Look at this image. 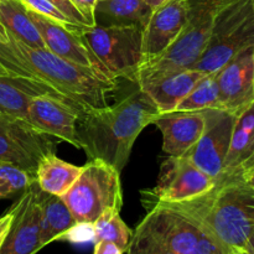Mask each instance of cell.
Wrapping results in <instances>:
<instances>
[{"mask_svg": "<svg viewBox=\"0 0 254 254\" xmlns=\"http://www.w3.org/2000/svg\"><path fill=\"white\" fill-rule=\"evenodd\" d=\"M228 254H254V253L250 252V251L247 250H233V251H230Z\"/></svg>", "mask_w": 254, "mask_h": 254, "instance_id": "37", "label": "cell"}, {"mask_svg": "<svg viewBox=\"0 0 254 254\" xmlns=\"http://www.w3.org/2000/svg\"><path fill=\"white\" fill-rule=\"evenodd\" d=\"M138 223L127 254H228L195 220L170 203H154Z\"/></svg>", "mask_w": 254, "mask_h": 254, "instance_id": "4", "label": "cell"}, {"mask_svg": "<svg viewBox=\"0 0 254 254\" xmlns=\"http://www.w3.org/2000/svg\"><path fill=\"white\" fill-rule=\"evenodd\" d=\"M245 250H247V251H250V252L254 253V235L252 236V237H251L250 242L247 243V246H246Z\"/></svg>", "mask_w": 254, "mask_h": 254, "instance_id": "36", "label": "cell"}, {"mask_svg": "<svg viewBox=\"0 0 254 254\" xmlns=\"http://www.w3.org/2000/svg\"><path fill=\"white\" fill-rule=\"evenodd\" d=\"M235 0H188V19L176 41L154 62L139 69L135 84L179 69L192 68L202 55L216 16Z\"/></svg>", "mask_w": 254, "mask_h": 254, "instance_id": "5", "label": "cell"}, {"mask_svg": "<svg viewBox=\"0 0 254 254\" xmlns=\"http://www.w3.org/2000/svg\"><path fill=\"white\" fill-rule=\"evenodd\" d=\"M78 36L101 62L109 78L135 83L143 64V27L93 25L79 30Z\"/></svg>", "mask_w": 254, "mask_h": 254, "instance_id": "6", "label": "cell"}, {"mask_svg": "<svg viewBox=\"0 0 254 254\" xmlns=\"http://www.w3.org/2000/svg\"><path fill=\"white\" fill-rule=\"evenodd\" d=\"M21 1L24 2L25 6L29 10H31V11L36 12V14L39 15H42V16L47 17V19L54 20V21L66 26L67 29L72 30V31L78 32L79 30L86 27L72 22L64 12L60 11V10L57 9L54 4H51L49 0H21Z\"/></svg>", "mask_w": 254, "mask_h": 254, "instance_id": "28", "label": "cell"}, {"mask_svg": "<svg viewBox=\"0 0 254 254\" xmlns=\"http://www.w3.org/2000/svg\"><path fill=\"white\" fill-rule=\"evenodd\" d=\"M252 169H254V102L236 118L230 149L222 173L217 178H242Z\"/></svg>", "mask_w": 254, "mask_h": 254, "instance_id": "19", "label": "cell"}, {"mask_svg": "<svg viewBox=\"0 0 254 254\" xmlns=\"http://www.w3.org/2000/svg\"><path fill=\"white\" fill-rule=\"evenodd\" d=\"M205 73L196 68H185L160 74L136 84L155 104L159 113L176 111Z\"/></svg>", "mask_w": 254, "mask_h": 254, "instance_id": "18", "label": "cell"}, {"mask_svg": "<svg viewBox=\"0 0 254 254\" xmlns=\"http://www.w3.org/2000/svg\"><path fill=\"white\" fill-rule=\"evenodd\" d=\"M9 40V34L5 30V27L0 24V42H6Z\"/></svg>", "mask_w": 254, "mask_h": 254, "instance_id": "35", "label": "cell"}, {"mask_svg": "<svg viewBox=\"0 0 254 254\" xmlns=\"http://www.w3.org/2000/svg\"><path fill=\"white\" fill-rule=\"evenodd\" d=\"M0 68L30 96L57 99L83 112L111 104L119 82L9 35L0 42Z\"/></svg>", "mask_w": 254, "mask_h": 254, "instance_id": "1", "label": "cell"}, {"mask_svg": "<svg viewBox=\"0 0 254 254\" xmlns=\"http://www.w3.org/2000/svg\"><path fill=\"white\" fill-rule=\"evenodd\" d=\"M151 11L144 0H98L94 7V25L144 27Z\"/></svg>", "mask_w": 254, "mask_h": 254, "instance_id": "21", "label": "cell"}, {"mask_svg": "<svg viewBox=\"0 0 254 254\" xmlns=\"http://www.w3.org/2000/svg\"><path fill=\"white\" fill-rule=\"evenodd\" d=\"M56 139L35 128L26 119L0 113V161L36 176L45 156L55 154Z\"/></svg>", "mask_w": 254, "mask_h": 254, "instance_id": "9", "label": "cell"}, {"mask_svg": "<svg viewBox=\"0 0 254 254\" xmlns=\"http://www.w3.org/2000/svg\"><path fill=\"white\" fill-rule=\"evenodd\" d=\"M82 170L83 166L67 163L56 154H50L40 161L35 180L42 191L61 197L78 179Z\"/></svg>", "mask_w": 254, "mask_h": 254, "instance_id": "22", "label": "cell"}, {"mask_svg": "<svg viewBox=\"0 0 254 254\" xmlns=\"http://www.w3.org/2000/svg\"><path fill=\"white\" fill-rule=\"evenodd\" d=\"M216 179L201 170L186 156H168L163 161L158 183L153 189L141 190L144 208L154 203H178L210 190Z\"/></svg>", "mask_w": 254, "mask_h": 254, "instance_id": "10", "label": "cell"}, {"mask_svg": "<svg viewBox=\"0 0 254 254\" xmlns=\"http://www.w3.org/2000/svg\"><path fill=\"white\" fill-rule=\"evenodd\" d=\"M29 15L36 29L39 30L45 46L49 51L67 61L93 69L97 73L111 79L104 71L101 62L93 56V54L89 51L88 47L78 36V32L72 31L64 25L36 14L31 10H29Z\"/></svg>", "mask_w": 254, "mask_h": 254, "instance_id": "16", "label": "cell"}, {"mask_svg": "<svg viewBox=\"0 0 254 254\" xmlns=\"http://www.w3.org/2000/svg\"><path fill=\"white\" fill-rule=\"evenodd\" d=\"M12 220H14V208L11 207L0 217V250H1L2 245H4L5 240L7 237L10 227H11Z\"/></svg>", "mask_w": 254, "mask_h": 254, "instance_id": "31", "label": "cell"}, {"mask_svg": "<svg viewBox=\"0 0 254 254\" xmlns=\"http://www.w3.org/2000/svg\"><path fill=\"white\" fill-rule=\"evenodd\" d=\"M81 112L68 104L45 96L32 97L27 108L26 121L35 128L55 139L81 149L77 138V122Z\"/></svg>", "mask_w": 254, "mask_h": 254, "instance_id": "15", "label": "cell"}, {"mask_svg": "<svg viewBox=\"0 0 254 254\" xmlns=\"http://www.w3.org/2000/svg\"><path fill=\"white\" fill-rule=\"evenodd\" d=\"M126 251L122 250L116 243L108 241H96L93 254H124Z\"/></svg>", "mask_w": 254, "mask_h": 254, "instance_id": "32", "label": "cell"}, {"mask_svg": "<svg viewBox=\"0 0 254 254\" xmlns=\"http://www.w3.org/2000/svg\"><path fill=\"white\" fill-rule=\"evenodd\" d=\"M37 201L40 206V248L51 242L64 240L67 233L77 225L73 215L60 196L51 195L37 186Z\"/></svg>", "mask_w": 254, "mask_h": 254, "instance_id": "20", "label": "cell"}, {"mask_svg": "<svg viewBox=\"0 0 254 254\" xmlns=\"http://www.w3.org/2000/svg\"><path fill=\"white\" fill-rule=\"evenodd\" d=\"M205 128L197 143L184 156L212 178L222 173L237 116L222 108L205 109Z\"/></svg>", "mask_w": 254, "mask_h": 254, "instance_id": "11", "label": "cell"}, {"mask_svg": "<svg viewBox=\"0 0 254 254\" xmlns=\"http://www.w3.org/2000/svg\"><path fill=\"white\" fill-rule=\"evenodd\" d=\"M61 198L77 223H93L108 208L122 210L121 173L106 161L91 159Z\"/></svg>", "mask_w": 254, "mask_h": 254, "instance_id": "7", "label": "cell"}, {"mask_svg": "<svg viewBox=\"0 0 254 254\" xmlns=\"http://www.w3.org/2000/svg\"><path fill=\"white\" fill-rule=\"evenodd\" d=\"M31 98L10 77L0 76V113L26 119Z\"/></svg>", "mask_w": 254, "mask_h": 254, "instance_id": "26", "label": "cell"}, {"mask_svg": "<svg viewBox=\"0 0 254 254\" xmlns=\"http://www.w3.org/2000/svg\"><path fill=\"white\" fill-rule=\"evenodd\" d=\"M210 108H221L220 91L215 74H205L179 104L176 111L192 112Z\"/></svg>", "mask_w": 254, "mask_h": 254, "instance_id": "25", "label": "cell"}, {"mask_svg": "<svg viewBox=\"0 0 254 254\" xmlns=\"http://www.w3.org/2000/svg\"><path fill=\"white\" fill-rule=\"evenodd\" d=\"M242 179L248 184V185L253 186L254 188V169L250 170L248 173H246L245 175H242Z\"/></svg>", "mask_w": 254, "mask_h": 254, "instance_id": "33", "label": "cell"}, {"mask_svg": "<svg viewBox=\"0 0 254 254\" xmlns=\"http://www.w3.org/2000/svg\"><path fill=\"white\" fill-rule=\"evenodd\" d=\"M158 114L155 104L136 86L114 104L81 114L77 122L81 149L89 160H103L122 173L135 140Z\"/></svg>", "mask_w": 254, "mask_h": 254, "instance_id": "2", "label": "cell"}, {"mask_svg": "<svg viewBox=\"0 0 254 254\" xmlns=\"http://www.w3.org/2000/svg\"><path fill=\"white\" fill-rule=\"evenodd\" d=\"M186 19L188 0H166L153 9L143 27V64L140 68L158 60L176 41Z\"/></svg>", "mask_w": 254, "mask_h": 254, "instance_id": "12", "label": "cell"}, {"mask_svg": "<svg viewBox=\"0 0 254 254\" xmlns=\"http://www.w3.org/2000/svg\"><path fill=\"white\" fill-rule=\"evenodd\" d=\"M119 213L121 210L118 208H108L92 223V230L94 241H108L127 251L133 231L122 220Z\"/></svg>", "mask_w": 254, "mask_h": 254, "instance_id": "24", "label": "cell"}, {"mask_svg": "<svg viewBox=\"0 0 254 254\" xmlns=\"http://www.w3.org/2000/svg\"><path fill=\"white\" fill-rule=\"evenodd\" d=\"M49 1L51 4H54L60 11L64 12L72 22H74L77 25H81V26H89L88 22L83 17V15L72 4L71 0H49Z\"/></svg>", "mask_w": 254, "mask_h": 254, "instance_id": "29", "label": "cell"}, {"mask_svg": "<svg viewBox=\"0 0 254 254\" xmlns=\"http://www.w3.org/2000/svg\"><path fill=\"white\" fill-rule=\"evenodd\" d=\"M215 77L221 108L238 116L254 102V46L238 52Z\"/></svg>", "mask_w": 254, "mask_h": 254, "instance_id": "13", "label": "cell"}, {"mask_svg": "<svg viewBox=\"0 0 254 254\" xmlns=\"http://www.w3.org/2000/svg\"><path fill=\"white\" fill-rule=\"evenodd\" d=\"M35 181L34 176L22 169L0 161V200L21 193Z\"/></svg>", "mask_w": 254, "mask_h": 254, "instance_id": "27", "label": "cell"}, {"mask_svg": "<svg viewBox=\"0 0 254 254\" xmlns=\"http://www.w3.org/2000/svg\"><path fill=\"white\" fill-rule=\"evenodd\" d=\"M0 24L7 34L37 49H46L39 30L32 22L29 10L21 0H0Z\"/></svg>", "mask_w": 254, "mask_h": 254, "instance_id": "23", "label": "cell"}, {"mask_svg": "<svg viewBox=\"0 0 254 254\" xmlns=\"http://www.w3.org/2000/svg\"><path fill=\"white\" fill-rule=\"evenodd\" d=\"M251 46H254L252 0H235L216 16L207 45L192 68L215 74L238 52Z\"/></svg>", "mask_w": 254, "mask_h": 254, "instance_id": "8", "label": "cell"}, {"mask_svg": "<svg viewBox=\"0 0 254 254\" xmlns=\"http://www.w3.org/2000/svg\"><path fill=\"white\" fill-rule=\"evenodd\" d=\"M37 184L25 189L12 203L14 220L0 254H36L40 248V206Z\"/></svg>", "mask_w": 254, "mask_h": 254, "instance_id": "14", "label": "cell"}, {"mask_svg": "<svg viewBox=\"0 0 254 254\" xmlns=\"http://www.w3.org/2000/svg\"><path fill=\"white\" fill-rule=\"evenodd\" d=\"M153 124L163 135V150L169 156H183L197 143L205 128V112L160 113Z\"/></svg>", "mask_w": 254, "mask_h": 254, "instance_id": "17", "label": "cell"}, {"mask_svg": "<svg viewBox=\"0 0 254 254\" xmlns=\"http://www.w3.org/2000/svg\"><path fill=\"white\" fill-rule=\"evenodd\" d=\"M252 5H253V9H254V0H252Z\"/></svg>", "mask_w": 254, "mask_h": 254, "instance_id": "38", "label": "cell"}, {"mask_svg": "<svg viewBox=\"0 0 254 254\" xmlns=\"http://www.w3.org/2000/svg\"><path fill=\"white\" fill-rule=\"evenodd\" d=\"M144 1H145L146 5H148V6H150L151 9H155V7H158L159 5H161L163 2H165L166 0H144Z\"/></svg>", "mask_w": 254, "mask_h": 254, "instance_id": "34", "label": "cell"}, {"mask_svg": "<svg viewBox=\"0 0 254 254\" xmlns=\"http://www.w3.org/2000/svg\"><path fill=\"white\" fill-rule=\"evenodd\" d=\"M72 4L83 15L89 26L94 25V7L98 0H71Z\"/></svg>", "mask_w": 254, "mask_h": 254, "instance_id": "30", "label": "cell"}, {"mask_svg": "<svg viewBox=\"0 0 254 254\" xmlns=\"http://www.w3.org/2000/svg\"><path fill=\"white\" fill-rule=\"evenodd\" d=\"M170 205L195 220L228 252L245 250L254 235V188L242 178H217L206 192Z\"/></svg>", "mask_w": 254, "mask_h": 254, "instance_id": "3", "label": "cell"}]
</instances>
